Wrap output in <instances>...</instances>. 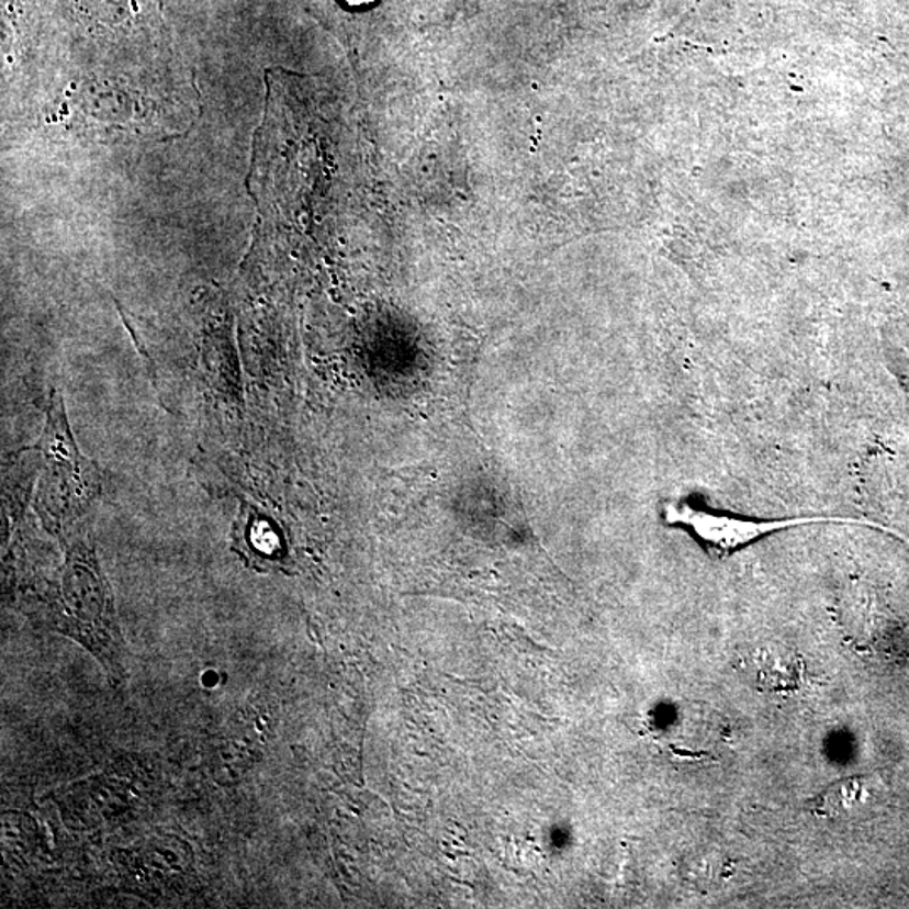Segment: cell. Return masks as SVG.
<instances>
[{
  "mask_svg": "<svg viewBox=\"0 0 909 909\" xmlns=\"http://www.w3.org/2000/svg\"><path fill=\"white\" fill-rule=\"evenodd\" d=\"M238 539V549L246 560L255 568L265 570L268 564L278 563L282 560L283 541L280 532L270 524L258 523L255 517H249Z\"/></svg>",
  "mask_w": 909,
  "mask_h": 909,
  "instance_id": "7a4b0ae2",
  "label": "cell"
},
{
  "mask_svg": "<svg viewBox=\"0 0 909 909\" xmlns=\"http://www.w3.org/2000/svg\"><path fill=\"white\" fill-rule=\"evenodd\" d=\"M728 855L716 849H699L684 864V879L696 889H711L731 874Z\"/></svg>",
  "mask_w": 909,
  "mask_h": 909,
  "instance_id": "3957f363",
  "label": "cell"
},
{
  "mask_svg": "<svg viewBox=\"0 0 909 909\" xmlns=\"http://www.w3.org/2000/svg\"><path fill=\"white\" fill-rule=\"evenodd\" d=\"M346 4L354 5V8H361V5L372 4L374 0H344Z\"/></svg>",
  "mask_w": 909,
  "mask_h": 909,
  "instance_id": "277c9868",
  "label": "cell"
},
{
  "mask_svg": "<svg viewBox=\"0 0 909 909\" xmlns=\"http://www.w3.org/2000/svg\"><path fill=\"white\" fill-rule=\"evenodd\" d=\"M880 794L883 782L876 776H851L823 788L808 801V810L823 820L851 819L873 807Z\"/></svg>",
  "mask_w": 909,
  "mask_h": 909,
  "instance_id": "6da1fadb",
  "label": "cell"
}]
</instances>
